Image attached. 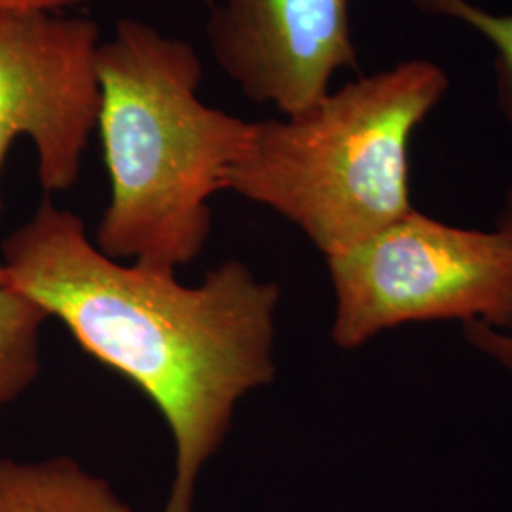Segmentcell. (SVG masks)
I'll return each mask as SVG.
<instances>
[{"mask_svg":"<svg viewBox=\"0 0 512 512\" xmlns=\"http://www.w3.org/2000/svg\"><path fill=\"white\" fill-rule=\"evenodd\" d=\"M6 275L78 346L124 374L164 414L175 475L162 512H194L203 467L239 401L275 376L279 289L239 260L188 287L99 251L73 211L42 200L2 243Z\"/></svg>","mask_w":512,"mask_h":512,"instance_id":"1","label":"cell"},{"mask_svg":"<svg viewBox=\"0 0 512 512\" xmlns=\"http://www.w3.org/2000/svg\"><path fill=\"white\" fill-rule=\"evenodd\" d=\"M97 131L110 200L95 232L101 253L175 274L207 243L211 198L247 143L251 122L200 99L196 46L122 18L97 50Z\"/></svg>","mask_w":512,"mask_h":512,"instance_id":"2","label":"cell"},{"mask_svg":"<svg viewBox=\"0 0 512 512\" xmlns=\"http://www.w3.org/2000/svg\"><path fill=\"white\" fill-rule=\"evenodd\" d=\"M446 92L437 63L410 59L304 114L251 122L226 190L293 222L325 258L344 253L414 209L410 143Z\"/></svg>","mask_w":512,"mask_h":512,"instance_id":"3","label":"cell"},{"mask_svg":"<svg viewBox=\"0 0 512 512\" xmlns=\"http://www.w3.org/2000/svg\"><path fill=\"white\" fill-rule=\"evenodd\" d=\"M332 340L355 349L404 323L459 319L512 329V236L444 224L412 209L380 234L327 256Z\"/></svg>","mask_w":512,"mask_h":512,"instance_id":"4","label":"cell"},{"mask_svg":"<svg viewBox=\"0 0 512 512\" xmlns=\"http://www.w3.org/2000/svg\"><path fill=\"white\" fill-rule=\"evenodd\" d=\"M99 25L65 12L0 18V177L19 137L48 194L73 188L97 128ZM2 215V198H0Z\"/></svg>","mask_w":512,"mask_h":512,"instance_id":"5","label":"cell"},{"mask_svg":"<svg viewBox=\"0 0 512 512\" xmlns=\"http://www.w3.org/2000/svg\"><path fill=\"white\" fill-rule=\"evenodd\" d=\"M203 35L249 101L283 116L313 109L340 69H357L349 0H205Z\"/></svg>","mask_w":512,"mask_h":512,"instance_id":"6","label":"cell"},{"mask_svg":"<svg viewBox=\"0 0 512 512\" xmlns=\"http://www.w3.org/2000/svg\"><path fill=\"white\" fill-rule=\"evenodd\" d=\"M0 512H135L101 476L67 456L0 458Z\"/></svg>","mask_w":512,"mask_h":512,"instance_id":"7","label":"cell"},{"mask_svg":"<svg viewBox=\"0 0 512 512\" xmlns=\"http://www.w3.org/2000/svg\"><path fill=\"white\" fill-rule=\"evenodd\" d=\"M48 319V311L19 291L0 262V412L37 382Z\"/></svg>","mask_w":512,"mask_h":512,"instance_id":"8","label":"cell"},{"mask_svg":"<svg viewBox=\"0 0 512 512\" xmlns=\"http://www.w3.org/2000/svg\"><path fill=\"white\" fill-rule=\"evenodd\" d=\"M421 12L456 19L486 38L495 52L497 105L512 124V14H494L469 0H412Z\"/></svg>","mask_w":512,"mask_h":512,"instance_id":"9","label":"cell"},{"mask_svg":"<svg viewBox=\"0 0 512 512\" xmlns=\"http://www.w3.org/2000/svg\"><path fill=\"white\" fill-rule=\"evenodd\" d=\"M497 228L509 232L512 236V186L507 192L505 205H503L501 215L497 220ZM463 334L475 348L484 351L490 357H494L499 365L505 366L507 370L512 372V336L497 332L494 327H488V325L478 323V321L463 323Z\"/></svg>","mask_w":512,"mask_h":512,"instance_id":"10","label":"cell"},{"mask_svg":"<svg viewBox=\"0 0 512 512\" xmlns=\"http://www.w3.org/2000/svg\"><path fill=\"white\" fill-rule=\"evenodd\" d=\"M93 0H0V18L37 14V12H65L67 8L82 6Z\"/></svg>","mask_w":512,"mask_h":512,"instance_id":"11","label":"cell"}]
</instances>
